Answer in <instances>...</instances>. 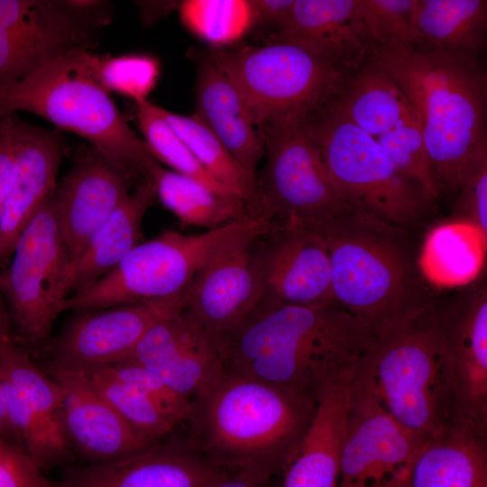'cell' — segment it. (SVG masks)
<instances>
[{
	"instance_id": "6da1fadb",
	"label": "cell",
	"mask_w": 487,
	"mask_h": 487,
	"mask_svg": "<svg viewBox=\"0 0 487 487\" xmlns=\"http://www.w3.org/2000/svg\"><path fill=\"white\" fill-rule=\"evenodd\" d=\"M376 342L336 302L315 307L259 302L216 347L223 368L317 402L350 374Z\"/></svg>"
},
{
	"instance_id": "7a4b0ae2",
	"label": "cell",
	"mask_w": 487,
	"mask_h": 487,
	"mask_svg": "<svg viewBox=\"0 0 487 487\" xmlns=\"http://www.w3.org/2000/svg\"><path fill=\"white\" fill-rule=\"evenodd\" d=\"M317 406L308 398L223 368L191 400L185 438L215 466L268 482L295 456Z\"/></svg>"
},
{
	"instance_id": "3957f363",
	"label": "cell",
	"mask_w": 487,
	"mask_h": 487,
	"mask_svg": "<svg viewBox=\"0 0 487 487\" xmlns=\"http://www.w3.org/2000/svg\"><path fill=\"white\" fill-rule=\"evenodd\" d=\"M314 234L327 247L335 302L376 340L434 308L408 228L355 208Z\"/></svg>"
},
{
	"instance_id": "277c9868",
	"label": "cell",
	"mask_w": 487,
	"mask_h": 487,
	"mask_svg": "<svg viewBox=\"0 0 487 487\" xmlns=\"http://www.w3.org/2000/svg\"><path fill=\"white\" fill-rule=\"evenodd\" d=\"M370 58L396 81L419 116L437 188L460 190L487 161V77L479 58L418 50Z\"/></svg>"
},
{
	"instance_id": "5b68a950",
	"label": "cell",
	"mask_w": 487,
	"mask_h": 487,
	"mask_svg": "<svg viewBox=\"0 0 487 487\" xmlns=\"http://www.w3.org/2000/svg\"><path fill=\"white\" fill-rule=\"evenodd\" d=\"M95 57L85 47L54 55L0 88V104L7 114L30 112L85 138L114 167L142 177L155 158L101 83Z\"/></svg>"
},
{
	"instance_id": "8992f818",
	"label": "cell",
	"mask_w": 487,
	"mask_h": 487,
	"mask_svg": "<svg viewBox=\"0 0 487 487\" xmlns=\"http://www.w3.org/2000/svg\"><path fill=\"white\" fill-rule=\"evenodd\" d=\"M432 312L376 340L352 377L396 421L427 438L468 427Z\"/></svg>"
},
{
	"instance_id": "52a82bcc",
	"label": "cell",
	"mask_w": 487,
	"mask_h": 487,
	"mask_svg": "<svg viewBox=\"0 0 487 487\" xmlns=\"http://www.w3.org/2000/svg\"><path fill=\"white\" fill-rule=\"evenodd\" d=\"M275 223L261 216L198 234L167 230L135 245L106 274L68 298L78 313L181 297L198 272L230 246L268 233Z\"/></svg>"
},
{
	"instance_id": "ba28073f",
	"label": "cell",
	"mask_w": 487,
	"mask_h": 487,
	"mask_svg": "<svg viewBox=\"0 0 487 487\" xmlns=\"http://www.w3.org/2000/svg\"><path fill=\"white\" fill-rule=\"evenodd\" d=\"M243 94L256 127L302 123L334 103L354 73L296 45L267 42L207 54Z\"/></svg>"
},
{
	"instance_id": "9c48e42d",
	"label": "cell",
	"mask_w": 487,
	"mask_h": 487,
	"mask_svg": "<svg viewBox=\"0 0 487 487\" xmlns=\"http://www.w3.org/2000/svg\"><path fill=\"white\" fill-rule=\"evenodd\" d=\"M335 101L301 123L327 171L357 209L409 228L435 199L401 174L375 138L350 121Z\"/></svg>"
},
{
	"instance_id": "30bf717a",
	"label": "cell",
	"mask_w": 487,
	"mask_h": 487,
	"mask_svg": "<svg viewBox=\"0 0 487 487\" xmlns=\"http://www.w3.org/2000/svg\"><path fill=\"white\" fill-rule=\"evenodd\" d=\"M266 163L257 179L263 216L317 233L355 209L342 194L300 123L258 127Z\"/></svg>"
},
{
	"instance_id": "8fae6325",
	"label": "cell",
	"mask_w": 487,
	"mask_h": 487,
	"mask_svg": "<svg viewBox=\"0 0 487 487\" xmlns=\"http://www.w3.org/2000/svg\"><path fill=\"white\" fill-rule=\"evenodd\" d=\"M12 254L0 276V291L23 338L40 346L72 291L73 267L53 196L25 227Z\"/></svg>"
},
{
	"instance_id": "7c38bea8",
	"label": "cell",
	"mask_w": 487,
	"mask_h": 487,
	"mask_svg": "<svg viewBox=\"0 0 487 487\" xmlns=\"http://www.w3.org/2000/svg\"><path fill=\"white\" fill-rule=\"evenodd\" d=\"M430 439L400 425L351 379L337 487H399Z\"/></svg>"
},
{
	"instance_id": "4fadbf2b",
	"label": "cell",
	"mask_w": 487,
	"mask_h": 487,
	"mask_svg": "<svg viewBox=\"0 0 487 487\" xmlns=\"http://www.w3.org/2000/svg\"><path fill=\"white\" fill-rule=\"evenodd\" d=\"M181 297L79 313L50 348L51 373L90 378L124 360L157 321L179 313Z\"/></svg>"
},
{
	"instance_id": "5bb4252c",
	"label": "cell",
	"mask_w": 487,
	"mask_h": 487,
	"mask_svg": "<svg viewBox=\"0 0 487 487\" xmlns=\"http://www.w3.org/2000/svg\"><path fill=\"white\" fill-rule=\"evenodd\" d=\"M258 237L239 242L217 254L182 295L179 316L216 345L261 301L262 280L255 257Z\"/></svg>"
},
{
	"instance_id": "9a60e30c",
	"label": "cell",
	"mask_w": 487,
	"mask_h": 487,
	"mask_svg": "<svg viewBox=\"0 0 487 487\" xmlns=\"http://www.w3.org/2000/svg\"><path fill=\"white\" fill-rule=\"evenodd\" d=\"M441 335L464 423L487 435V291L474 285L436 302Z\"/></svg>"
},
{
	"instance_id": "2e32d148",
	"label": "cell",
	"mask_w": 487,
	"mask_h": 487,
	"mask_svg": "<svg viewBox=\"0 0 487 487\" xmlns=\"http://www.w3.org/2000/svg\"><path fill=\"white\" fill-rule=\"evenodd\" d=\"M262 280L260 302L315 307L335 303L330 261L323 238L277 223L255 241Z\"/></svg>"
},
{
	"instance_id": "e0dca14e",
	"label": "cell",
	"mask_w": 487,
	"mask_h": 487,
	"mask_svg": "<svg viewBox=\"0 0 487 487\" xmlns=\"http://www.w3.org/2000/svg\"><path fill=\"white\" fill-rule=\"evenodd\" d=\"M226 472L169 436L124 458L68 466L56 487H210Z\"/></svg>"
},
{
	"instance_id": "ac0fdd59",
	"label": "cell",
	"mask_w": 487,
	"mask_h": 487,
	"mask_svg": "<svg viewBox=\"0 0 487 487\" xmlns=\"http://www.w3.org/2000/svg\"><path fill=\"white\" fill-rule=\"evenodd\" d=\"M123 361L143 366L190 401L207 390L223 371L216 344L179 314L153 324Z\"/></svg>"
},
{
	"instance_id": "d6986e66",
	"label": "cell",
	"mask_w": 487,
	"mask_h": 487,
	"mask_svg": "<svg viewBox=\"0 0 487 487\" xmlns=\"http://www.w3.org/2000/svg\"><path fill=\"white\" fill-rule=\"evenodd\" d=\"M132 176L96 152L78 161L53 200L74 268L94 234L130 194Z\"/></svg>"
},
{
	"instance_id": "ffe728a7",
	"label": "cell",
	"mask_w": 487,
	"mask_h": 487,
	"mask_svg": "<svg viewBox=\"0 0 487 487\" xmlns=\"http://www.w3.org/2000/svg\"><path fill=\"white\" fill-rule=\"evenodd\" d=\"M63 391L62 423L72 451L102 463L141 452L156 441L128 424L88 377L53 372Z\"/></svg>"
},
{
	"instance_id": "44dd1931",
	"label": "cell",
	"mask_w": 487,
	"mask_h": 487,
	"mask_svg": "<svg viewBox=\"0 0 487 487\" xmlns=\"http://www.w3.org/2000/svg\"><path fill=\"white\" fill-rule=\"evenodd\" d=\"M267 42L299 46L353 72L372 50L360 0H294L285 25Z\"/></svg>"
},
{
	"instance_id": "7402d4cb",
	"label": "cell",
	"mask_w": 487,
	"mask_h": 487,
	"mask_svg": "<svg viewBox=\"0 0 487 487\" xmlns=\"http://www.w3.org/2000/svg\"><path fill=\"white\" fill-rule=\"evenodd\" d=\"M17 174L0 216V260L13 253L32 219L54 195L62 155L52 133L14 118Z\"/></svg>"
},
{
	"instance_id": "603a6c76",
	"label": "cell",
	"mask_w": 487,
	"mask_h": 487,
	"mask_svg": "<svg viewBox=\"0 0 487 487\" xmlns=\"http://www.w3.org/2000/svg\"><path fill=\"white\" fill-rule=\"evenodd\" d=\"M198 60L195 115L249 172L265 155L251 110L238 87L208 58Z\"/></svg>"
},
{
	"instance_id": "cb8c5ba5",
	"label": "cell",
	"mask_w": 487,
	"mask_h": 487,
	"mask_svg": "<svg viewBox=\"0 0 487 487\" xmlns=\"http://www.w3.org/2000/svg\"><path fill=\"white\" fill-rule=\"evenodd\" d=\"M350 381L332 383L320 394L313 421L283 472L281 487H337Z\"/></svg>"
},
{
	"instance_id": "d4e9b609",
	"label": "cell",
	"mask_w": 487,
	"mask_h": 487,
	"mask_svg": "<svg viewBox=\"0 0 487 487\" xmlns=\"http://www.w3.org/2000/svg\"><path fill=\"white\" fill-rule=\"evenodd\" d=\"M399 487H487V435L464 427L431 438Z\"/></svg>"
},
{
	"instance_id": "484cf974",
	"label": "cell",
	"mask_w": 487,
	"mask_h": 487,
	"mask_svg": "<svg viewBox=\"0 0 487 487\" xmlns=\"http://www.w3.org/2000/svg\"><path fill=\"white\" fill-rule=\"evenodd\" d=\"M335 103L350 121L374 138L402 125L420 124L401 88L370 57L352 74Z\"/></svg>"
},
{
	"instance_id": "4316f807",
	"label": "cell",
	"mask_w": 487,
	"mask_h": 487,
	"mask_svg": "<svg viewBox=\"0 0 487 487\" xmlns=\"http://www.w3.org/2000/svg\"><path fill=\"white\" fill-rule=\"evenodd\" d=\"M155 196L153 180L145 174L94 234L74 268L73 292L106 274L139 244L143 216Z\"/></svg>"
},
{
	"instance_id": "83f0119b",
	"label": "cell",
	"mask_w": 487,
	"mask_h": 487,
	"mask_svg": "<svg viewBox=\"0 0 487 487\" xmlns=\"http://www.w3.org/2000/svg\"><path fill=\"white\" fill-rule=\"evenodd\" d=\"M487 233L468 219L441 224L427 234L417 255L427 284L455 288L475 281L486 259Z\"/></svg>"
},
{
	"instance_id": "f1b7e54d",
	"label": "cell",
	"mask_w": 487,
	"mask_h": 487,
	"mask_svg": "<svg viewBox=\"0 0 487 487\" xmlns=\"http://www.w3.org/2000/svg\"><path fill=\"white\" fill-rule=\"evenodd\" d=\"M146 174L153 180L162 205L183 225L208 231L261 216L241 197L217 194L189 177L163 168L156 159L148 163Z\"/></svg>"
},
{
	"instance_id": "f546056e",
	"label": "cell",
	"mask_w": 487,
	"mask_h": 487,
	"mask_svg": "<svg viewBox=\"0 0 487 487\" xmlns=\"http://www.w3.org/2000/svg\"><path fill=\"white\" fill-rule=\"evenodd\" d=\"M416 23L418 50L480 59L486 45L487 1L417 0Z\"/></svg>"
},
{
	"instance_id": "4dcf8cb0",
	"label": "cell",
	"mask_w": 487,
	"mask_h": 487,
	"mask_svg": "<svg viewBox=\"0 0 487 487\" xmlns=\"http://www.w3.org/2000/svg\"><path fill=\"white\" fill-rule=\"evenodd\" d=\"M161 114L205 170L244 198L256 214L263 216L255 175L232 156L215 133L195 114L182 115L164 108Z\"/></svg>"
},
{
	"instance_id": "1f68e13d",
	"label": "cell",
	"mask_w": 487,
	"mask_h": 487,
	"mask_svg": "<svg viewBox=\"0 0 487 487\" xmlns=\"http://www.w3.org/2000/svg\"><path fill=\"white\" fill-rule=\"evenodd\" d=\"M81 7L75 1L0 0V27L68 48H86V31L76 18Z\"/></svg>"
},
{
	"instance_id": "d6a6232c",
	"label": "cell",
	"mask_w": 487,
	"mask_h": 487,
	"mask_svg": "<svg viewBox=\"0 0 487 487\" xmlns=\"http://www.w3.org/2000/svg\"><path fill=\"white\" fill-rule=\"evenodd\" d=\"M179 13L192 33L217 49L236 43L253 25L250 0H186Z\"/></svg>"
},
{
	"instance_id": "836d02e7",
	"label": "cell",
	"mask_w": 487,
	"mask_h": 487,
	"mask_svg": "<svg viewBox=\"0 0 487 487\" xmlns=\"http://www.w3.org/2000/svg\"><path fill=\"white\" fill-rule=\"evenodd\" d=\"M139 128L152 156L220 195H236L214 179L200 165L187 145L175 133L161 114V107L148 99L135 102ZM237 196V195H236Z\"/></svg>"
},
{
	"instance_id": "e575fe53",
	"label": "cell",
	"mask_w": 487,
	"mask_h": 487,
	"mask_svg": "<svg viewBox=\"0 0 487 487\" xmlns=\"http://www.w3.org/2000/svg\"><path fill=\"white\" fill-rule=\"evenodd\" d=\"M89 379L117 413L150 439L161 440L179 426L142 392L118 379L110 367L97 372Z\"/></svg>"
},
{
	"instance_id": "d590c367",
	"label": "cell",
	"mask_w": 487,
	"mask_h": 487,
	"mask_svg": "<svg viewBox=\"0 0 487 487\" xmlns=\"http://www.w3.org/2000/svg\"><path fill=\"white\" fill-rule=\"evenodd\" d=\"M363 18L372 44L395 54L418 50L417 0H360Z\"/></svg>"
},
{
	"instance_id": "8d00e7d4",
	"label": "cell",
	"mask_w": 487,
	"mask_h": 487,
	"mask_svg": "<svg viewBox=\"0 0 487 487\" xmlns=\"http://www.w3.org/2000/svg\"><path fill=\"white\" fill-rule=\"evenodd\" d=\"M375 140L401 174L422 187L434 199L437 198L419 124L397 127Z\"/></svg>"
},
{
	"instance_id": "74e56055",
	"label": "cell",
	"mask_w": 487,
	"mask_h": 487,
	"mask_svg": "<svg viewBox=\"0 0 487 487\" xmlns=\"http://www.w3.org/2000/svg\"><path fill=\"white\" fill-rule=\"evenodd\" d=\"M97 76L103 86L135 102L148 99L159 75L160 63L146 54H127L118 57H95Z\"/></svg>"
},
{
	"instance_id": "f35d334b",
	"label": "cell",
	"mask_w": 487,
	"mask_h": 487,
	"mask_svg": "<svg viewBox=\"0 0 487 487\" xmlns=\"http://www.w3.org/2000/svg\"><path fill=\"white\" fill-rule=\"evenodd\" d=\"M69 49L73 48L0 27V88L20 80L48 59Z\"/></svg>"
},
{
	"instance_id": "ab89813d",
	"label": "cell",
	"mask_w": 487,
	"mask_h": 487,
	"mask_svg": "<svg viewBox=\"0 0 487 487\" xmlns=\"http://www.w3.org/2000/svg\"><path fill=\"white\" fill-rule=\"evenodd\" d=\"M110 368L118 379L142 392L179 425L187 421L191 401L173 391L159 376L130 361L119 362Z\"/></svg>"
},
{
	"instance_id": "60d3db41",
	"label": "cell",
	"mask_w": 487,
	"mask_h": 487,
	"mask_svg": "<svg viewBox=\"0 0 487 487\" xmlns=\"http://www.w3.org/2000/svg\"><path fill=\"white\" fill-rule=\"evenodd\" d=\"M0 487H56L23 445L0 437Z\"/></svg>"
},
{
	"instance_id": "b9f144b4",
	"label": "cell",
	"mask_w": 487,
	"mask_h": 487,
	"mask_svg": "<svg viewBox=\"0 0 487 487\" xmlns=\"http://www.w3.org/2000/svg\"><path fill=\"white\" fill-rule=\"evenodd\" d=\"M14 126V117L11 114L0 124V216L17 174Z\"/></svg>"
},
{
	"instance_id": "7bdbcfd3",
	"label": "cell",
	"mask_w": 487,
	"mask_h": 487,
	"mask_svg": "<svg viewBox=\"0 0 487 487\" xmlns=\"http://www.w3.org/2000/svg\"><path fill=\"white\" fill-rule=\"evenodd\" d=\"M460 191L469 211L467 219L487 233V161L480 165Z\"/></svg>"
},
{
	"instance_id": "ee69618b",
	"label": "cell",
	"mask_w": 487,
	"mask_h": 487,
	"mask_svg": "<svg viewBox=\"0 0 487 487\" xmlns=\"http://www.w3.org/2000/svg\"><path fill=\"white\" fill-rule=\"evenodd\" d=\"M294 0H251L253 12V28H272L267 40L278 34L285 25ZM252 28V29H253ZM266 40V41H267Z\"/></svg>"
},
{
	"instance_id": "f6af8a7d",
	"label": "cell",
	"mask_w": 487,
	"mask_h": 487,
	"mask_svg": "<svg viewBox=\"0 0 487 487\" xmlns=\"http://www.w3.org/2000/svg\"><path fill=\"white\" fill-rule=\"evenodd\" d=\"M268 482H260L249 476L225 473L210 487H267Z\"/></svg>"
},
{
	"instance_id": "bcb514c9",
	"label": "cell",
	"mask_w": 487,
	"mask_h": 487,
	"mask_svg": "<svg viewBox=\"0 0 487 487\" xmlns=\"http://www.w3.org/2000/svg\"><path fill=\"white\" fill-rule=\"evenodd\" d=\"M5 337H11V334L6 313L0 298V338Z\"/></svg>"
},
{
	"instance_id": "7dc6e473",
	"label": "cell",
	"mask_w": 487,
	"mask_h": 487,
	"mask_svg": "<svg viewBox=\"0 0 487 487\" xmlns=\"http://www.w3.org/2000/svg\"><path fill=\"white\" fill-rule=\"evenodd\" d=\"M8 115L7 112L5 110V108L2 106V105L0 104V124L2 122V120L4 119V117Z\"/></svg>"
}]
</instances>
